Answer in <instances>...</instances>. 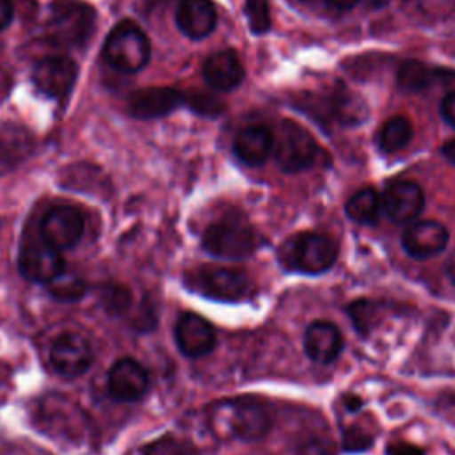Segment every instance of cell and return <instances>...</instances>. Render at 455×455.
<instances>
[{
	"mask_svg": "<svg viewBox=\"0 0 455 455\" xmlns=\"http://www.w3.org/2000/svg\"><path fill=\"white\" fill-rule=\"evenodd\" d=\"M176 25L190 39H204L217 27V9L212 0H180Z\"/></svg>",
	"mask_w": 455,
	"mask_h": 455,
	"instance_id": "d6986e66",
	"label": "cell"
},
{
	"mask_svg": "<svg viewBox=\"0 0 455 455\" xmlns=\"http://www.w3.org/2000/svg\"><path fill=\"white\" fill-rule=\"evenodd\" d=\"M272 153L284 172H300L315 164L318 144L304 126L284 119L274 133Z\"/></svg>",
	"mask_w": 455,
	"mask_h": 455,
	"instance_id": "52a82bcc",
	"label": "cell"
},
{
	"mask_svg": "<svg viewBox=\"0 0 455 455\" xmlns=\"http://www.w3.org/2000/svg\"><path fill=\"white\" fill-rule=\"evenodd\" d=\"M84 233V217L73 206L50 208L39 224L41 242L57 251H66L76 245Z\"/></svg>",
	"mask_w": 455,
	"mask_h": 455,
	"instance_id": "ba28073f",
	"label": "cell"
},
{
	"mask_svg": "<svg viewBox=\"0 0 455 455\" xmlns=\"http://www.w3.org/2000/svg\"><path fill=\"white\" fill-rule=\"evenodd\" d=\"M441 114L448 124L455 128V91L448 92L441 101Z\"/></svg>",
	"mask_w": 455,
	"mask_h": 455,
	"instance_id": "836d02e7",
	"label": "cell"
},
{
	"mask_svg": "<svg viewBox=\"0 0 455 455\" xmlns=\"http://www.w3.org/2000/svg\"><path fill=\"white\" fill-rule=\"evenodd\" d=\"M380 201L389 220L396 224H409L421 213L425 206V194L414 181L395 180L386 187Z\"/></svg>",
	"mask_w": 455,
	"mask_h": 455,
	"instance_id": "7c38bea8",
	"label": "cell"
},
{
	"mask_svg": "<svg viewBox=\"0 0 455 455\" xmlns=\"http://www.w3.org/2000/svg\"><path fill=\"white\" fill-rule=\"evenodd\" d=\"M386 455H425V450L411 443L396 441L386 446Z\"/></svg>",
	"mask_w": 455,
	"mask_h": 455,
	"instance_id": "d6a6232c",
	"label": "cell"
},
{
	"mask_svg": "<svg viewBox=\"0 0 455 455\" xmlns=\"http://www.w3.org/2000/svg\"><path fill=\"white\" fill-rule=\"evenodd\" d=\"M50 363L60 377L75 379L89 370L92 363V348L82 334L62 332L50 347Z\"/></svg>",
	"mask_w": 455,
	"mask_h": 455,
	"instance_id": "30bf717a",
	"label": "cell"
},
{
	"mask_svg": "<svg viewBox=\"0 0 455 455\" xmlns=\"http://www.w3.org/2000/svg\"><path fill=\"white\" fill-rule=\"evenodd\" d=\"M14 14V7L11 0H0V32L11 23Z\"/></svg>",
	"mask_w": 455,
	"mask_h": 455,
	"instance_id": "e575fe53",
	"label": "cell"
},
{
	"mask_svg": "<svg viewBox=\"0 0 455 455\" xmlns=\"http://www.w3.org/2000/svg\"><path fill=\"white\" fill-rule=\"evenodd\" d=\"M446 275L455 284V251L450 254V258L446 261Z\"/></svg>",
	"mask_w": 455,
	"mask_h": 455,
	"instance_id": "f35d334b",
	"label": "cell"
},
{
	"mask_svg": "<svg viewBox=\"0 0 455 455\" xmlns=\"http://www.w3.org/2000/svg\"><path fill=\"white\" fill-rule=\"evenodd\" d=\"M96 12L91 5L78 0H57L48 7L44 34L62 48H76L85 44L94 30Z\"/></svg>",
	"mask_w": 455,
	"mask_h": 455,
	"instance_id": "3957f363",
	"label": "cell"
},
{
	"mask_svg": "<svg viewBox=\"0 0 455 455\" xmlns=\"http://www.w3.org/2000/svg\"><path fill=\"white\" fill-rule=\"evenodd\" d=\"M366 4H368L370 7H373V9H380V7H384L386 4H389V0H366Z\"/></svg>",
	"mask_w": 455,
	"mask_h": 455,
	"instance_id": "ab89813d",
	"label": "cell"
},
{
	"mask_svg": "<svg viewBox=\"0 0 455 455\" xmlns=\"http://www.w3.org/2000/svg\"><path fill=\"white\" fill-rule=\"evenodd\" d=\"M20 274L32 283L48 284L64 270V259L60 251L39 242L21 249L18 258Z\"/></svg>",
	"mask_w": 455,
	"mask_h": 455,
	"instance_id": "5bb4252c",
	"label": "cell"
},
{
	"mask_svg": "<svg viewBox=\"0 0 455 455\" xmlns=\"http://www.w3.org/2000/svg\"><path fill=\"white\" fill-rule=\"evenodd\" d=\"M274 133L268 126L251 124L242 128L233 142L235 155L245 165H261L272 153Z\"/></svg>",
	"mask_w": 455,
	"mask_h": 455,
	"instance_id": "ffe728a7",
	"label": "cell"
},
{
	"mask_svg": "<svg viewBox=\"0 0 455 455\" xmlns=\"http://www.w3.org/2000/svg\"><path fill=\"white\" fill-rule=\"evenodd\" d=\"M149 377L146 368L132 359H117L108 370V391L116 400L135 402L148 391Z\"/></svg>",
	"mask_w": 455,
	"mask_h": 455,
	"instance_id": "9a60e30c",
	"label": "cell"
},
{
	"mask_svg": "<svg viewBox=\"0 0 455 455\" xmlns=\"http://www.w3.org/2000/svg\"><path fill=\"white\" fill-rule=\"evenodd\" d=\"M78 76V68L73 59L64 55H52L41 59L32 69V82L39 92L48 98H66Z\"/></svg>",
	"mask_w": 455,
	"mask_h": 455,
	"instance_id": "9c48e42d",
	"label": "cell"
},
{
	"mask_svg": "<svg viewBox=\"0 0 455 455\" xmlns=\"http://www.w3.org/2000/svg\"><path fill=\"white\" fill-rule=\"evenodd\" d=\"M343 350V336L336 323L329 320H315L304 332V352L318 364L332 363Z\"/></svg>",
	"mask_w": 455,
	"mask_h": 455,
	"instance_id": "2e32d148",
	"label": "cell"
},
{
	"mask_svg": "<svg viewBox=\"0 0 455 455\" xmlns=\"http://www.w3.org/2000/svg\"><path fill=\"white\" fill-rule=\"evenodd\" d=\"M382 201L373 187L359 188L345 204V213L357 224H373L379 220Z\"/></svg>",
	"mask_w": 455,
	"mask_h": 455,
	"instance_id": "44dd1931",
	"label": "cell"
},
{
	"mask_svg": "<svg viewBox=\"0 0 455 455\" xmlns=\"http://www.w3.org/2000/svg\"><path fill=\"white\" fill-rule=\"evenodd\" d=\"M441 153H443V156H444L450 164L455 165V139L444 142L443 148H441Z\"/></svg>",
	"mask_w": 455,
	"mask_h": 455,
	"instance_id": "d590c367",
	"label": "cell"
},
{
	"mask_svg": "<svg viewBox=\"0 0 455 455\" xmlns=\"http://www.w3.org/2000/svg\"><path fill=\"white\" fill-rule=\"evenodd\" d=\"M203 249L220 259H243L251 256L258 245L256 231L251 222L236 213L229 212L213 220L203 233Z\"/></svg>",
	"mask_w": 455,
	"mask_h": 455,
	"instance_id": "7a4b0ae2",
	"label": "cell"
},
{
	"mask_svg": "<svg viewBox=\"0 0 455 455\" xmlns=\"http://www.w3.org/2000/svg\"><path fill=\"white\" fill-rule=\"evenodd\" d=\"M144 455H192L190 448L174 439H160L146 448Z\"/></svg>",
	"mask_w": 455,
	"mask_h": 455,
	"instance_id": "f1b7e54d",
	"label": "cell"
},
{
	"mask_svg": "<svg viewBox=\"0 0 455 455\" xmlns=\"http://www.w3.org/2000/svg\"><path fill=\"white\" fill-rule=\"evenodd\" d=\"M412 137V124L403 116H395L387 119L377 135V144L384 153H396L409 144Z\"/></svg>",
	"mask_w": 455,
	"mask_h": 455,
	"instance_id": "603a6c76",
	"label": "cell"
},
{
	"mask_svg": "<svg viewBox=\"0 0 455 455\" xmlns=\"http://www.w3.org/2000/svg\"><path fill=\"white\" fill-rule=\"evenodd\" d=\"M105 306L114 313L124 311L130 306V291L123 286H110L105 291Z\"/></svg>",
	"mask_w": 455,
	"mask_h": 455,
	"instance_id": "4dcf8cb0",
	"label": "cell"
},
{
	"mask_svg": "<svg viewBox=\"0 0 455 455\" xmlns=\"http://www.w3.org/2000/svg\"><path fill=\"white\" fill-rule=\"evenodd\" d=\"M361 0H327V4H331L332 7L336 9H341V11H347V9H352L354 5H357Z\"/></svg>",
	"mask_w": 455,
	"mask_h": 455,
	"instance_id": "74e56055",
	"label": "cell"
},
{
	"mask_svg": "<svg viewBox=\"0 0 455 455\" xmlns=\"http://www.w3.org/2000/svg\"><path fill=\"white\" fill-rule=\"evenodd\" d=\"M329 114L341 124H348V126H354V124H359V123H364L366 119V105L363 100H359L355 94H352L350 91H343V92H338L334 94L332 98L327 100L325 103Z\"/></svg>",
	"mask_w": 455,
	"mask_h": 455,
	"instance_id": "7402d4cb",
	"label": "cell"
},
{
	"mask_svg": "<svg viewBox=\"0 0 455 455\" xmlns=\"http://www.w3.org/2000/svg\"><path fill=\"white\" fill-rule=\"evenodd\" d=\"M338 259L336 243L320 233H297L279 249V261L290 272L318 275Z\"/></svg>",
	"mask_w": 455,
	"mask_h": 455,
	"instance_id": "277c9868",
	"label": "cell"
},
{
	"mask_svg": "<svg viewBox=\"0 0 455 455\" xmlns=\"http://www.w3.org/2000/svg\"><path fill=\"white\" fill-rule=\"evenodd\" d=\"M185 286L212 300L236 302L251 293L252 283L243 268L199 265L185 274Z\"/></svg>",
	"mask_w": 455,
	"mask_h": 455,
	"instance_id": "5b68a950",
	"label": "cell"
},
{
	"mask_svg": "<svg viewBox=\"0 0 455 455\" xmlns=\"http://www.w3.org/2000/svg\"><path fill=\"white\" fill-rule=\"evenodd\" d=\"M212 430L219 437H236L242 441H258L272 427L268 411L254 398H235L217 403L210 412Z\"/></svg>",
	"mask_w": 455,
	"mask_h": 455,
	"instance_id": "6da1fadb",
	"label": "cell"
},
{
	"mask_svg": "<svg viewBox=\"0 0 455 455\" xmlns=\"http://www.w3.org/2000/svg\"><path fill=\"white\" fill-rule=\"evenodd\" d=\"M174 339L180 352L190 359L208 355L217 343L213 325L197 313H183L174 325Z\"/></svg>",
	"mask_w": 455,
	"mask_h": 455,
	"instance_id": "8fae6325",
	"label": "cell"
},
{
	"mask_svg": "<svg viewBox=\"0 0 455 455\" xmlns=\"http://www.w3.org/2000/svg\"><path fill=\"white\" fill-rule=\"evenodd\" d=\"M434 78H435L434 69H430L428 66H425L419 60L403 62L396 75L398 85L409 92H416V91L428 87L434 82Z\"/></svg>",
	"mask_w": 455,
	"mask_h": 455,
	"instance_id": "d4e9b609",
	"label": "cell"
},
{
	"mask_svg": "<svg viewBox=\"0 0 455 455\" xmlns=\"http://www.w3.org/2000/svg\"><path fill=\"white\" fill-rule=\"evenodd\" d=\"M48 291L53 299L62 300V302H71V300H78L80 297H84L85 293V283L80 275L71 274L62 270L55 279H52L48 284Z\"/></svg>",
	"mask_w": 455,
	"mask_h": 455,
	"instance_id": "484cf974",
	"label": "cell"
},
{
	"mask_svg": "<svg viewBox=\"0 0 455 455\" xmlns=\"http://www.w3.org/2000/svg\"><path fill=\"white\" fill-rule=\"evenodd\" d=\"M245 16L254 34H265L270 28L268 0H245Z\"/></svg>",
	"mask_w": 455,
	"mask_h": 455,
	"instance_id": "4316f807",
	"label": "cell"
},
{
	"mask_svg": "<svg viewBox=\"0 0 455 455\" xmlns=\"http://www.w3.org/2000/svg\"><path fill=\"white\" fill-rule=\"evenodd\" d=\"M151 55L149 39L144 30L130 20L117 23L105 39L103 57L121 73H137L148 62Z\"/></svg>",
	"mask_w": 455,
	"mask_h": 455,
	"instance_id": "8992f818",
	"label": "cell"
},
{
	"mask_svg": "<svg viewBox=\"0 0 455 455\" xmlns=\"http://www.w3.org/2000/svg\"><path fill=\"white\" fill-rule=\"evenodd\" d=\"M373 444L371 434H368L364 428L352 425L343 428L341 432V448L347 453H359L368 450Z\"/></svg>",
	"mask_w": 455,
	"mask_h": 455,
	"instance_id": "83f0119b",
	"label": "cell"
},
{
	"mask_svg": "<svg viewBox=\"0 0 455 455\" xmlns=\"http://www.w3.org/2000/svg\"><path fill=\"white\" fill-rule=\"evenodd\" d=\"M343 403L347 405L348 411H355V409H359L363 405V400L357 395H345L343 396Z\"/></svg>",
	"mask_w": 455,
	"mask_h": 455,
	"instance_id": "8d00e7d4",
	"label": "cell"
},
{
	"mask_svg": "<svg viewBox=\"0 0 455 455\" xmlns=\"http://www.w3.org/2000/svg\"><path fill=\"white\" fill-rule=\"evenodd\" d=\"M185 103V96L171 87H146L137 91L130 101L128 110L139 119H155L171 114Z\"/></svg>",
	"mask_w": 455,
	"mask_h": 455,
	"instance_id": "ac0fdd59",
	"label": "cell"
},
{
	"mask_svg": "<svg viewBox=\"0 0 455 455\" xmlns=\"http://www.w3.org/2000/svg\"><path fill=\"white\" fill-rule=\"evenodd\" d=\"M299 455H332V443L323 437H313L300 444Z\"/></svg>",
	"mask_w": 455,
	"mask_h": 455,
	"instance_id": "1f68e13d",
	"label": "cell"
},
{
	"mask_svg": "<svg viewBox=\"0 0 455 455\" xmlns=\"http://www.w3.org/2000/svg\"><path fill=\"white\" fill-rule=\"evenodd\" d=\"M347 311H348V316H350L355 331L363 336H368L377 327V323L380 322V316H382L380 304L371 299L354 300L347 307Z\"/></svg>",
	"mask_w": 455,
	"mask_h": 455,
	"instance_id": "cb8c5ba5",
	"label": "cell"
},
{
	"mask_svg": "<svg viewBox=\"0 0 455 455\" xmlns=\"http://www.w3.org/2000/svg\"><path fill=\"white\" fill-rule=\"evenodd\" d=\"M448 229L437 220H418L402 235L403 251L414 259H428L448 245Z\"/></svg>",
	"mask_w": 455,
	"mask_h": 455,
	"instance_id": "4fadbf2b",
	"label": "cell"
},
{
	"mask_svg": "<svg viewBox=\"0 0 455 455\" xmlns=\"http://www.w3.org/2000/svg\"><path fill=\"white\" fill-rule=\"evenodd\" d=\"M203 76L212 89L229 92L242 84L245 69L233 50H217L206 57L203 64Z\"/></svg>",
	"mask_w": 455,
	"mask_h": 455,
	"instance_id": "e0dca14e",
	"label": "cell"
},
{
	"mask_svg": "<svg viewBox=\"0 0 455 455\" xmlns=\"http://www.w3.org/2000/svg\"><path fill=\"white\" fill-rule=\"evenodd\" d=\"M188 103L190 107L199 112V114H206V116H215L222 110V103L212 96V94H201V92H194L190 98H188Z\"/></svg>",
	"mask_w": 455,
	"mask_h": 455,
	"instance_id": "f546056e",
	"label": "cell"
}]
</instances>
